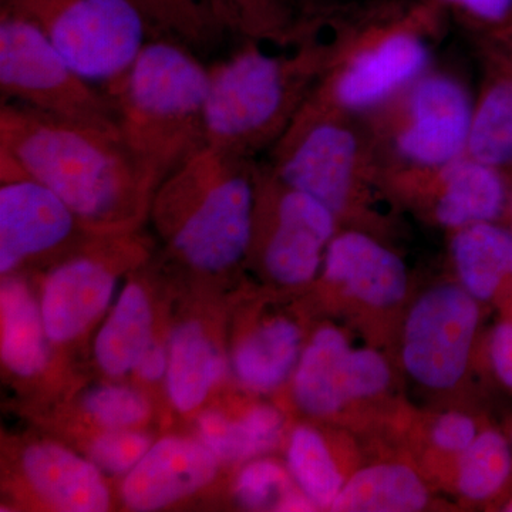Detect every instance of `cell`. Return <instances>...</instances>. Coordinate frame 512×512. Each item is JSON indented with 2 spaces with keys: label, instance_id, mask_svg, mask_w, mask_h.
Returning <instances> with one entry per match:
<instances>
[{
  "label": "cell",
  "instance_id": "cell-30",
  "mask_svg": "<svg viewBox=\"0 0 512 512\" xmlns=\"http://www.w3.org/2000/svg\"><path fill=\"white\" fill-rule=\"evenodd\" d=\"M511 473V444L498 431H484L461 457L458 487L470 500H488L504 487Z\"/></svg>",
  "mask_w": 512,
  "mask_h": 512
},
{
  "label": "cell",
  "instance_id": "cell-20",
  "mask_svg": "<svg viewBox=\"0 0 512 512\" xmlns=\"http://www.w3.org/2000/svg\"><path fill=\"white\" fill-rule=\"evenodd\" d=\"M154 306L146 286L127 282L94 340V360L111 379L127 376L154 338Z\"/></svg>",
  "mask_w": 512,
  "mask_h": 512
},
{
  "label": "cell",
  "instance_id": "cell-11",
  "mask_svg": "<svg viewBox=\"0 0 512 512\" xmlns=\"http://www.w3.org/2000/svg\"><path fill=\"white\" fill-rule=\"evenodd\" d=\"M357 154L355 136L329 120L315 101L302 107L286 128L276 148L274 174L336 215L348 202Z\"/></svg>",
  "mask_w": 512,
  "mask_h": 512
},
{
  "label": "cell",
  "instance_id": "cell-24",
  "mask_svg": "<svg viewBox=\"0 0 512 512\" xmlns=\"http://www.w3.org/2000/svg\"><path fill=\"white\" fill-rule=\"evenodd\" d=\"M505 53L498 73L474 111L467 151L497 168L512 167V23L501 29Z\"/></svg>",
  "mask_w": 512,
  "mask_h": 512
},
{
  "label": "cell",
  "instance_id": "cell-14",
  "mask_svg": "<svg viewBox=\"0 0 512 512\" xmlns=\"http://www.w3.org/2000/svg\"><path fill=\"white\" fill-rule=\"evenodd\" d=\"M409 127L397 140L400 154L412 163L441 167L467 150L474 110L466 90L444 76H430L414 87Z\"/></svg>",
  "mask_w": 512,
  "mask_h": 512
},
{
  "label": "cell",
  "instance_id": "cell-40",
  "mask_svg": "<svg viewBox=\"0 0 512 512\" xmlns=\"http://www.w3.org/2000/svg\"><path fill=\"white\" fill-rule=\"evenodd\" d=\"M510 211H511V220H512V195H511V200H510Z\"/></svg>",
  "mask_w": 512,
  "mask_h": 512
},
{
  "label": "cell",
  "instance_id": "cell-5",
  "mask_svg": "<svg viewBox=\"0 0 512 512\" xmlns=\"http://www.w3.org/2000/svg\"><path fill=\"white\" fill-rule=\"evenodd\" d=\"M0 92L2 101L120 136L109 94L77 73L35 20L6 3H0Z\"/></svg>",
  "mask_w": 512,
  "mask_h": 512
},
{
  "label": "cell",
  "instance_id": "cell-23",
  "mask_svg": "<svg viewBox=\"0 0 512 512\" xmlns=\"http://www.w3.org/2000/svg\"><path fill=\"white\" fill-rule=\"evenodd\" d=\"M198 439L221 463H242L278 446L284 416L275 407L259 404L241 419L231 420L218 410H205L197 419Z\"/></svg>",
  "mask_w": 512,
  "mask_h": 512
},
{
  "label": "cell",
  "instance_id": "cell-26",
  "mask_svg": "<svg viewBox=\"0 0 512 512\" xmlns=\"http://www.w3.org/2000/svg\"><path fill=\"white\" fill-rule=\"evenodd\" d=\"M429 491L412 468L382 464L360 470L330 505L343 512H413L426 507Z\"/></svg>",
  "mask_w": 512,
  "mask_h": 512
},
{
  "label": "cell",
  "instance_id": "cell-16",
  "mask_svg": "<svg viewBox=\"0 0 512 512\" xmlns=\"http://www.w3.org/2000/svg\"><path fill=\"white\" fill-rule=\"evenodd\" d=\"M325 276L353 298L377 308L397 305L407 292L402 259L357 232H346L330 241L325 254Z\"/></svg>",
  "mask_w": 512,
  "mask_h": 512
},
{
  "label": "cell",
  "instance_id": "cell-2",
  "mask_svg": "<svg viewBox=\"0 0 512 512\" xmlns=\"http://www.w3.org/2000/svg\"><path fill=\"white\" fill-rule=\"evenodd\" d=\"M255 202L254 161L205 147L158 185L150 214L168 259L221 278L248 256Z\"/></svg>",
  "mask_w": 512,
  "mask_h": 512
},
{
  "label": "cell",
  "instance_id": "cell-18",
  "mask_svg": "<svg viewBox=\"0 0 512 512\" xmlns=\"http://www.w3.org/2000/svg\"><path fill=\"white\" fill-rule=\"evenodd\" d=\"M167 346L168 399L178 413H194L224 376L221 349L204 323L194 319L178 323L168 336Z\"/></svg>",
  "mask_w": 512,
  "mask_h": 512
},
{
  "label": "cell",
  "instance_id": "cell-4",
  "mask_svg": "<svg viewBox=\"0 0 512 512\" xmlns=\"http://www.w3.org/2000/svg\"><path fill=\"white\" fill-rule=\"evenodd\" d=\"M318 63L313 50L278 57L248 42L208 67L207 147L252 160L291 126Z\"/></svg>",
  "mask_w": 512,
  "mask_h": 512
},
{
  "label": "cell",
  "instance_id": "cell-36",
  "mask_svg": "<svg viewBox=\"0 0 512 512\" xmlns=\"http://www.w3.org/2000/svg\"><path fill=\"white\" fill-rule=\"evenodd\" d=\"M491 360L498 379L512 389V322L500 323L491 339Z\"/></svg>",
  "mask_w": 512,
  "mask_h": 512
},
{
  "label": "cell",
  "instance_id": "cell-32",
  "mask_svg": "<svg viewBox=\"0 0 512 512\" xmlns=\"http://www.w3.org/2000/svg\"><path fill=\"white\" fill-rule=\"evenodd\" d=\"M288 471L274 460H254L242 468L234 484V497L247 510L282 511L295 490Z\"/></svg>",
  "mask_w": 512,
  "mask_h": 512
},
{
  "label": "cell",
  "instance_id": "cell-17",
  "mask_svg": "<svg viewBox=\"0 0 512 512\" xmlns=\"http://www.w3.org/2000/svg\"><path fill=\"white\" fill-rule=\"evenodd\" d=\"M427 63L429 52L419 37L393 33L346 67L333 87V97L346 109H365L419 76Z\"/></svg>",
  "mask_w": 512,
  "mask_h": 512
},
{
  "label": "cell",
  "instance_id": "cell-33",
  "mask_svg": "<svg viewBox=\"0 0 512 512\" xmlns=\"http://www.w3.org/2000/svg\"><path fill=\"white\" fill-rule=\"evenodd\" d=\"M153 441L138 430H103L90 440L87 456L110 476H127L144 457Z\"/></svg>",
  "mask_w": 512,
  "mask_h": 512
},
{
  "label": "cell",
  "instance_id": "cell-10",
  "mask_svg": "<svg viewBox=\"0 0 512 512\" xmlns=\"http://www.w3.org/2000/svg\"><path fill=\"white\" fill-rule=\"evenodd\" d=\"M477 299L457 285L431 289L414 303L403 338V363L416 382L450 389L466 373L478 326Z\"/></svg>",
  "mask_w": 512,
  "mask_h": 512
},
{
  "label": "cell",
  "instance_id": "cell-35",
  "mask_svg": "<svg viewBox=\"0 0 512 512\" xmlns=\"http://www.w3.org/2000/svg\"><path fill=\"white\" fill-rule=\"evenodd\" d=\"M457 6L468 15L488 25L505 26L512 23V0H443Z\"/></svg>",
  "mask_w": 512,
  "mask_h": 512
},
{
  "label": "cell",
  "instance_id": "cell-27",
  "mask_svg": "<svg viewBox=\"0 0 512 512\" xmlns=\"http://www.w3.org/2000/svg\"><path fill=\"white\" fill-rule=\"evenodd\" d=\"M289 473L315 507L330 508L343 487V478L325 439L312 427L293 430L288 447Z\"/></svg>",
  "mask_w": 512,
  "mask_h": 512
},
{
  "label": "cell",
  "instance_id": "cell-38",
  "mask_svg": "<svg viewBox=\"0 0 512 512\" xmlns=\"http://www.w3.org/2000/svg\"><path fill=\"white\" fill-rule=\"evenodd\" d=\"M293 8L296 9L298 15L302 12L312 13L322 5L323 0H291Z\"/></svg>",
  "mask_w": 512,
  "mask_h": 512
},
{
  "label": "cell",
  "instance_id": "cell-12",
  "mask_svg": "<svg viewBox=\"0 0 512 512\" xmlns=\"http://www.w3.org/2000/svg\"><path fill=\"white\" fill-rule=\"evenodd\" d=\"M390 383L386 360L375 350L350 349L335 328H323L303 350L293 376L299 409L315 417L332 416L349 402L382 393Z\"/></svg>",
  "mask_w": 512,
  "mask_h": 512
},
{
  "label": "cell",
  "instance_id": "cell-6",
  "mask_svg": "<svg viewBox=\"0 0 512 512\" xmlns=\"http://www.w3.org/2000/svg\"><path fill=\"white\" fill-rule=\"evenodd\" d=\"M35 20L92 83L121 76L151 39L140 0H0Z\"/></svg>",
  "mask_w": 512,
  "mask_h": 512
},
{
  "label": "cell",
  "instance_id": "cell-34",
  "mask_svg": "<svg viewBox=\"0 0 512 512\" xmlns=\"http://www.w3.org/2000/svg\"><path fill=\"white\" fill-rule=\"evenodd\" d=\"M477 436L476 423L466 414L460 413L444 414L434 424L431 433L434 444L441 450L461 454L471 446Z\"/></svg>",
  "mask_w": 512,
  "mask_h": 512
},
{
  "label": "cell",
  "instance_id": "cell-21",
  "mask_svg": "<svg viewBox=\"0 0 512 512\" xmlns=\"http://www.w3.org/2000/svg\"><path fill=\"white\" fill-rule=\"evenodd\" d=\"M302 333L292 320L262 323L235 346L232 370L242 386L256 393L278 389L301 359Z\"/></svg>",
  "mask_w": 512,
  "mask_h": 512
},
{
  "label": "cell",
  "instance_id": "cell-7",
  "mask_svg": "<svg viewBox=\"0 0 512 512\" xmlns=\"http://www.w3.org/2000/svg\"><path fill=\"white\" fill-rule=\"evenodd\" d=\"M137 231L94 235L50 265L39 303L52 345L76 342L110 308L121 272L147 258Z\"/></svg>",
  "mask_w": 512,
  "mask_h": 512
},
{
  "label": "cell",
  "instance_id": "cell-39",
  "mask_svg": "<svg viewBox=\"0 0 512 512\" xmlns=\"http://www.w3.org/2000/svg\"><path fill=\"white\" fill-rule=\"evenodd\" d=\"M504 511L512 512V500L510 501V503L505 505Z\"/></svg>",
  "mask_w": 512,
  "mask_h": 512
},
{
  "label": "cell",
  "instance_id": "cell-28",
  "mask_svg": "<svg viewBox=\"0 0 512 512\" xmlns=\"http://www.w3.org/2000/svg\"><path fill=\"white\" fill-rule=\"evenodd\" d=\"M218 29L256 40H282L291 35L298 12L291 0H207Z\"/></svg>",
  "mask_w": 512,
  "mask_h": 512
},
{
  "label": "cell",
  "instance_id": "cell-8",
  "mask_svg": "<svg viewBox=\"0 0 512 512\" xmlns=\"http://www.w3.org/2000/svg\"><path fill=\"white\" fill-rule=\"evenodd\" d=\"M335 217L311 195L256 168L251 242L261 241L262 265L278 284L299 286L312 281L332 241Z\"/></svg>",
  "mask_w": 512,
  "mask_h": 512
},
{
  "label": "cell",
  "instance_id": "cell-3",
  "mask_svg": "<svg viewBox=\"0 0 512 512\" xmlns=\"http://www.w3.org/2000/svg\"><path fill=\"white\" fill-rule=\"evenodd\" d=\"M208 67L174 40L151 37L104 86L121 140L158 184L207 147Z\"/></svg>",
  "mask_w": 512,
  "mask_h": 512
},
{
  "label": "cell",
  "instance_id": "cell-37",
  "mask_svg": "<svg viewBox=\"0 0 512 512\" xmlns=\"http://www.w3.org/2000/svg\"><path fill=\"white\" fill-rule=\"evenodd\" d=\"M168 369V346L167 343L154 339L153 343L146 349L143 356L138 360L136 373L138 379L146 383H158L165 380Z\"/></svg>",
  "mask_w": 512,
  "mask_h": 512
},
{
  "label": "cell",
  "instance_id": "cell-9",
  "mask_svg": "<svg viewBox=\"0 0 512 512\" xmlns=\"http://www.w3.org/2000/svg\"><path fill=\"white\" fill-rule=\"evenodd\" d=\"M76 212L45 185L9 178L0 185V274L59 261L94 237Z\"/></svg>",
  "mask_w": 512,
  "mask_h": 512
},
{
  "label": "cell",
  "instance_id": "cell-31",
  "mask_svg": "<svg viewBox=\"0 0 512 512\" xmlns=\"http://www.w3.org/2000/svg\"><path fill=\"white\" fill-rule=\"evenodd\" d=\"M80 409L101 430H136L151 416V404L144 394L116 383L87 389L80 397Z\"/></svg>",
  "mask_w": 512,
  "mask_h": 512
},
{
  "label": "cell",
  "instance_id": "cell-15",
  "mask_svg": "<svg viewBox=\"0 0 512 512\" xmlns=\"http://www.w3.org/2000/svg\"><path fill=\"white\" fill-rule=\"evenodd\" d=\"M20 473L32 494L50 510H110L111 494L100 468L55 441H35L23 448Z\"/></svg>",
  "mask_w": 512,
  "mask_h": 512
},
{
  "label": "cell",
  "instance_id": "cell-1",
  "mask_svg": "<svg viewBox=\"0 0 512 512\" xmlns=\"http://www.w3.org/2000/svg\"><path fill=\"white\" fill-rule=\"evenodd\" d=\"M0 174L45 185L96 235L137 231L160 185L120 136L9 101L0 107Z\"/></svg>",
  "mask_w": 512,
  "mask_h": 512
},
{
  "label": "cell",
  "instance_id": "cell-19",
  "mask_svg": "<svg viewBox=\"0 0 512 512\" xmlns=\"http://www.w3.org/2000/svg\"><path fill=\"white\" fill-rule=\"evenodd\" d=\"M2 362L10 375L20 380L35 379L45 372L50 343L40 303L28 281L19 274L2 276Z\"/></svg>",
  "mask_w": 512,
  "mask_h": 512
},
{
  "label": "cell",
  "instance_id": "cell-29",
  "mask_svg": "<svg viewBox=\"0 0 512 512\" xmlns=\"http://www.w3.org/2000/svg\"><path fill=\"white\" fill-rule=\"evenodd\" d=\"M151 37L174 40L188 49H207L224 36L207 0H140Z\"/></svg>",
  "mask_w": 512,
  "mask_h": 512
},
{
  "label": "cell",
  "instance_id": "cell-25",
  "mask_svg": "<svg viewBox=\"0 0 512 512\" xmlns=\"http://www.w3.org/2000/svg\"><path fill=\"white\" fill-rule=\"evenodd\" d=\"M453 258L466 291L490 301L512 278V231L493 222L468 225L453 239Z\"/></svg>",
  "mask_w": 512,
  "mask_h": 512
},
{
  "label": "cell",
  "instance_id": "cell-22",
  "mask_svg": "<svg viewBox=\"0 0 512 512\" xmlns=\"http://www.w3.org/2000/svg\"><path fill=\"white\" fill-rule=\"evenodd\" d=\"M444 188L437 204V220L446 227L464 228L493 222L507 205V184L500 168L470 160L446 165Z\"/></svg>",
  "mask_w": 512,
  "mask_h": 512
},
{
  "label": "cell",
  "instance_id": "cell-13",
  "mask_svg": "<svg viewBox=\"0 0 512 512\" xmlns=\"http://www.w3.org/2000/svg\"><path fill=\"white\" fill-rule=\"evenodd\" d=\"M221 461L200 439L168 436L148 448L124 476L120 497L130 511L153 512L187 500L218 476Z\"/></svg>",
  "mask_w": 512,
  "mask_h": 512
}]
</instances>
